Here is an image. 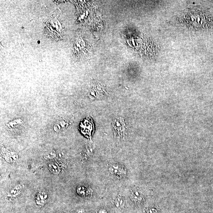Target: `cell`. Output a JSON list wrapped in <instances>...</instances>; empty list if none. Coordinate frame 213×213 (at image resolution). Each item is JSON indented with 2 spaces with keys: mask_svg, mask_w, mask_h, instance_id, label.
<instances>
[{
  "mask_svg": "<svg viewBox=\"0 0 213 213\" xmlns=\"http://www.w3.org/2000/svg\"><path fill=\"white\" fill-rule=\"evenodd\" d=\"M99 213H107L106 211L104 210V209H102L100 211Z\"/></svg>",
  "mask_w": 213,
  "mask_h": 213,
  "instance_id": "7c38bea8",
  "label": "cell"
},
{
  "mask_svg": "<svg viewBox=\"0 0 213 213\" xmlns=\"http://www.w3.org/2000/svg\"><path fill=\"white\" fill-rule=\"evenodd\" d=\"M68 126V122L66 120L63 119L58 121L54 125V130L56 132H58L65 129Z\"/></svg>",
  "mask_w": 213,
  "mask_h": 213,
  "instance_id": "5b68a950",
  "label": "cell"
},
{
  "mask_svg": "<svg viewBox=\"0 0 213 213\" xmlns=\"http://www.w3.org/2000/svg\"><path fill=\"white\" fill-rule=\"evenodd\" d=\"M1 153L4 159L9 163L18 160V155L16 152L9 150L2 146L1 147Z\"/></svg>",
  "mask_w": 213,
  "mask_h": 213,
  "instance_id": "7a4b0ae2",
  "label": "cell"
},
{
  "mask_svg": "<svg viewBox=\"0 0 213 213\" xmlns=\"http://www.w3.org/2000/svg\"><path fill=\"white\" fill-rule=\"evenodd\" d=\"M24 187V186L22 184H19L10 190L8 195V197H10V198H15L20 195L22 192Z\"/></svg>",
  "mask_w": 213,
  "mask_h": 213,
  "instance_id": "3957f363",
  "label": "cell"
},
{
  "mask_svg": "<svg viewBox=\"0 0 213 213\" xmlns=\"http://www.w3.org/2000/svg\"><path fill=\"white\" fill-rule=\"evenodd\" d=\"M109 170L111 174L119 179L125 178L127 175L126 168L120 163H112L109 165Z\"/></svg>",
  "mask_w": 213,
  "mask_h": 213,
  "instance_id": "6da1fadb",
  "label": "cell"
},
{
  "mask_svg": "<svg viewBox=\"0 0 213 213\" xmlns=\"http://www.w3.org/2000/svg\"><path fill=\"white\" fill-rule=\"evenodd\" d=\"M56 152L54 150H53L46 154L44 156V158L46 160H52L55 158L56 157Z\"/></svg>",
  "mask_w": 213,
  "mask_h": 213,
  "instance_id": "30bf717a",
  "label": "cell"
},
{
  "mask_svg": "<svg viewBox=\"0 0 213 213\" xmlns=\"http://www.w3.org/2000/svg\"><path fill=\"white\" fill-rule=\"evenodd\" d=\"M77 213H86L85 212L83 209H80V210H78L77 212Z\"/></svg>",
  "mask_w": 213,
  "mask_h": 213,
  "instance_id": "8fae6325",
  "label": "cell"
},
{
  "mask_svg": "<svg viewBox=\"0 0 213 213\" xmlns=\"http://www.w3.org/2000/svg\"><path fill=\"white\" fill-rule=\"evenodd\" d=\"M114 203L115 205L117 208H123L124 205L125 200L122 195H118L115 199Z\"/></svg>",
  "mask_w": 213,
  "mask_h": 213,
  "instance_id": "ba28073f",
  "label": "cell"
},
{
  "mask_svg": "<svg viewBox=\"0 0 213 213\" xmlns=\"http://www.w3.org/2000/svg\"><path fill=\"white\" fill-rule=\"evenodd\" d=\"M48 195L44 191L41 190L38 192L36 197V201L38 204L43 205L46 202Z\"/></svg>",
  "mask_w": 213,
  "mask_h": 213,
  "instance_id": "277c9868",
  "label": "cell"
},
{
  "mask_svg": "<svg viewBox=\"0 0 213 213\" xmlns=\"http://www.w3.org/2000/svg\"><path fill=\"white\" fill-rule=\"evenodd\" d=\"M131 198L135 202H137L142 199V194L140 191L137 189L133 190L131 192Z\"/></svg>",
  "mask_w": 213,
  "mask_h": 213,
  "instance_id": "8992f818",
  "label": "cell"
},
{
  "mask_svg": "<svg viewBox=\"0 0 213 213\" xmlns=\"http://www.w3.org/2000/svg\"><path fill=\"white\" fill-rule=\"evenodd\" d=\"M48 167L53 174L56 175L58 174L61 172L60 167L58 165V163H55V162L49 163L48 164Z\"/></svg>",
  "mask_w": 213,
  "mask_h": 213,
  "instance_id": "52a82bcc",
  "label": "cell"
},
{
  "mask_svg": "<svg viewBox=\"0 0 213 213\" xmlns=\"http://www.w3.org/2000/svg\"><path fill=\"white\" fill-rule=\"evenodd\" d=\"M77 191L78 194L83 196L89 195L90 193L89 189H87V188L83 186H79L77 188Z\"/></svg>",
  "mask_w": 213,
  "mask_h": 213,
  "instance_id": "9c48e42d",
  "label": "cell"
}]
</instances>
